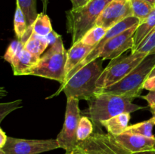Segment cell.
<instances>
[{
    "instance_id": "obj_1",
    "label": "cell",
    "mask_w": 155,
    "mask_h": 154,
    "mask_svg": "<svg viewBox=\"0 0 155 154\" xmlns=\"http://www.w3.org/2000/svg\"><path fill=\"white\" fill-rule=\"evenodd\" d=\"M133 98L114 94L99 92L87 101V110L84 114L91 119L94 126L101 128V122L124 113H131L144 107L133 103Z\"/></svg>"
},
{
    "instance_id": "obj_2",
    "label": "cell",
    "mask_w": 155,
    "mask_h": 154,
    "mask_svg": "<svg viewBox=\"0 0 155 154\" xmlns=\"http://www.w3.org/2000/svg\"><path fill=\"white\" fill-rule=\"evenodd\" d=\"M103 61L95 59L79 69L66 82L61 85L54 96L63 91L67 98H75L78 100L89 101L96 94L97 81L102 73Z\"/></svg>"
},
{
    "instance_id": "obj_3",
    "label": "cell",
    "mask_w": 155,
    "mask_h": 154,
    "mask_svg": "<svg viewBox=\"0 0 155 154\" xmlns=\"http://www.w3.org/2000/svg\"><path fill=\"white\" fill-rule=\"evenodd\" d=\"M112 0H91L83 7L66 12V27L71 35L72 45L81 41L89 30L96 26L97 20Z\"/></svg>"
},
{
    "instance_id": "obj_4",
    "label": "cell",
    "mask_w": 155,
    "mask_h": 154,
    "mask_svg": "<svg viewBox=\"0 0 155 154\" xmlns=\"http://www.w3.org/2000/svg\"><path fill=\"white\" fill-rule=\"evenodd\" d=\"M68 51L64 46L61 37L41 56L34 66L29 69L25 75H36L64 83Z\"/></svg>"
},
{
    "instance_id": "obj_5",
    "label": "cell",
    "mask_w": 155,
    "mask_h": 154,
    "mask_svg": "<svg viewBox=\"0 0 155 154\" xmlns=\"http://www.w3.org/2000/svg\"><path fill=\"white\" fill-rule=\"evenodd\" d=\"M155 66V54H148L144 60L125 78L116 84L98 91L96 93L114 94L135 99L141 96L144 83Z\"/></svg>"
},
{
    "instance_id": "obj_6",
    "label": "cell",
    "mask_w": 155,
    "mask_h": 154,
    "mask_svg": "<svg viewBox=\"0 0 155 154\" xmlns=\"http://www.w3.org/2000/svg\"><path fill=\"white\" fill-rule=\"evenodd\" d=\"M147 55L148 54L145 53L131 52V54L128 55H121L110 60L97 81L96 92L104 88L116 84L125 78Z\"/></svg>"
},
{
    "instance_id": "obj_7",
    "label": "cell",
    "mask_w": 155,
    "mask_h": 154,
    "mask_svg": "<svg viewBox=\"0 0 155 154\" xmlns=\"http://www.w3.org/2000/svg\"><path fill=\"white\" fill-rule=\"evenodd\" d=\"M79 101L75 98H67L66 111L63 128L57 137L60 148L66 152H71L78 146L77 129L81 119Z\"/></svg>"
},
{
    "instance_id": "obj_8",
    "label": "cell",
    "mask_w": 155,
    "mask_h": 154,
    "mask_svg": "<svg viewBox=\"0 0 155 154\" xmlns=\"http://www.w3.org/2000/svg\"><path fill=\"white\" fill-rule=\"evenodd\" d=\"M78 146L86 154H132L108 133L93 132L86 140L79 142Z\"/></svg>"
},
{
    "instance_id": "obj_9",
    "label": "cell",
    "mask_w": 155,
    "mask_h": 154,
    "mask_svg": "<svg viewBox=\"0 0 155 154\" xmlns=\"http://www.w3.org/2000/svg\"><path fill=\"white\" fill-rule=\"evenodd\" d=\"M60 148L57 139L27 140L8 137L4 147L5 154H39Z\"/></svg>"
},
{
    "instance_id": "obj_10",
    "label": "cell",
    "mask_w": 155,
    "mask_h": 154,
    "mask_svg": "<svg viewBox=\"0 0 155 154\" xmlns=\"http://www.w3.org/2000/svg\"><path fill=\"white\" fill-rule=\"evenodd\" d=\"M137 27L138 25L134 26L110 39L98 51L95 59L111 60L123 55L127 50H132L133 48V34Z\"/></svg>"
},
{
    "instance_id": "obj_11",
    "label": "cell",
    "mask_w": 155,
    "mask_h": 154,
    "mask_svg": "<svg viewBox=\"0 0 155 154\" xmlns=\"http://www.w3.org/2000/svg\"><path fill=\"white\" fill-rule=\"evenodd\" d=\"M132 16L133 14L130 0H112L100 14L96 26L108 30Z\"/></svg>"
},
{
    "instance_id": "obj_12",
    "label": "cell",
    "mask_w": 155,
    "mask_h": 154,
    "mask_svg": "<svg viewBox=\"0 0 155 154\" xmlns=\"http://www.w3.org/2000/svg\"><path fill=\"white\" fill-rule=\"evenodd\" d=\"M114 137L121 146L131 153L152 149L155 145V137H148L128 133Z\"/></svg>"
},
{
    "instance_id": "obj_13",
    "label": "cell",
    "mask_w": 155,
    "mask_h": 154,
    "mask_svg": "<svg viewBox=\"0 0 155 154\" xmlns=\"http://www.w3.org/2000/svg\"><path fill=\"white\" fill-rule=\"evenodd\" d=\"M93 48V46L86 45L82 41L71 45V48L68 51V57L65 67L66 76L79 63L83 61V59L89 54Z\"/></svg>"
},
{
    "instance_id": "obj_14",
    "label": "cell",
    "mask_w": 155,
    "mask_h": 154,
    "mask_svg": "<svg viewBox=\"0 0 155 154\" xmlns=\"http://www.w3.org/2000/svg\"><path fill=\"white\" fill-rule=\"evenodd\" d=\"M39 58L24 48L11 63L14 74L15 75H25L29 69L37 63Z\"/></svg>"
},
{
    "instance_id": "obj_15",
    "label": "cell",
    "mask_w": 155,
    "mask_h": 154,
    "mask_svg": "<svg viewBox=\"0 0 155 154\" xmlns=\"http://www.w3.org/2000/svg\"><path fill=\"white\" fill-rule=\"evenodd\" d=\"M155 29V7L148 18L138 25L134 34H133V48L131 52H136L137 48L142 42L151 34Z\"/></svg>"
},
{
    "instance_id": "obj_16",
    "label": "cell",
    "mask_w": 155,
    "mask_h": 154,
    "mask_svg": "<svg viewBox=\"0 0 155 154\" xmlns=\"http://www.w3.org/2000/svg\"><path fill=\"white\" fill-rule=\"evenodd\" d=\"M131 116L129 113L118 114L114 117L101 122V127L106 128L108 134L113 136H117L124 133L129 126Z\"/></svg>"
},
{
    "instance_id": "obj_17",
    "label": "cell",
    "mask_w": 155,
    "mask_h": 154,
    "mask_svg": "<svg viewBox=\"0 0 155 154\" xmlns=\"http://www.w3.org/2000/svg\"><path fill=\"white\" fill-rule=\"evenodd\" d=\"M48 47V42L45 36H39L33 32L31 36L24 44V48L38 57L42 56V53Z\"/></svg>"
},
{
    "instance_id": "obj_18",
    "label": "cell",
    "mask_w": 155,
    "mask_h": 154,
    "mask_svg": "<svg viewBox=\"0 0 155 154\" xmlns=\"http://www.w3.org/2000/svg\"><path fill=\"white\" fill-rule=\"evenodd\" d=\"M130 3L133 16L138 18L140 23L148 18L154 8L152 5L145 0H130Z\"/></svg>"
},
{
    "instance_id": "obj_19",
    "label": "cell",
    "mask_w": 155,
    "mask_h": 154,
    "mask_svg": "<svg viewBox=\"0 0 155 154\" xmlns=\"http://www.w3.org/2000/svg\"><path fill=\"white\" fill-rule=\"evenodd\" d=\"M154 125L155 124L150 119L149 120L129 125L124 133L138 134V135L145 136L148 137H154L155 136H154L152 132Z\"/></svg>"
},
{
    "instance_id": "obj_20",
    "label": "cell",
    "mask_w": 155,
    "mask_h": 154,
    "mask_svg": "<svg viewBox=\"0 0 155 154\" xmlns=\"http://www.w3.org/2000/svg\"><path fill=\"white\" fill-rule=\"evenodd\" d=\"M17 5L22 10L28 27L33 25L39 14L36 10V0H17Z\"/></svg>"
},
{
    "instance_id": "obj_21",
    "label": "cell",
    "mask_w": 155,
    "mask_h": 154,
    "mask_svg": "<svg viewBox=\"0 0 155 154\" xmlns=\"http://www.w3.org/2000/svg\"><path fill=\"white\" fill-rule=\"evenodd\" d=\"M33 32L39 36H46L53 30L51 21L46 14L41 12L38 14L33 25Z\"/></svg>"
},
{
    "instance_id": "obj_22",
    "label": "cell",
    "mask_w": 155,
    "mask_h": 154,
    "mask_svg": "<svg viewBox=\"0 0 155 154\" xmlns=\"http://www.w3.org/2000/svg\"><path fill=\"white\" fill-rule=\"evenodd\" d=\"M107 30L99 26H95L86 33L81 39L83 43L95 47L102 39Z\"/></svg>"
},
{
    "instance_id": "obj_23",
    "label": "cell",
    "mask_w": 155,
    "mask_h": 154,
    "mask_svg": "<svg viewBox=\"0 0 155 154\" xmlns=\"http://www.w3.org/2000/svg\"><path fill=\"white\" fill-rule=\"evenodd\" d=\"M28 28L27 20L23 13L22 10L18 5H17L15 10V18H14V29L16 37L18 40H21Z\"/></svg>"
},
{
    "instance_id": "obj_24",
    "label": "cell",
    "mask_w": 155,
    "mask_h": 154,
    "mask_svg": "<svg viewBox=\"0 0 155 154\" xmlns=\"http://www.w3.org/2000/svg\"><path fill=\"white\" fill-rule=\"evenodd\" d=\"M93 123L88 116H81L77 133L78 143L79 142H82L83 140H86L88 137L92 135V134L93 133Z\"/></svg>"
},
{
    "instance_id": "obj_25",
    "label": "cell",
    "mask_w": 155,
    "mask_h": 154,
    "mask_svg": "<svg viewBox=\"0 0 155 154\" xmlns=\"http://www.w3.org/2000/svg\"><path fill=\"white\" fill-rule=\"evenodd\" d=\"M24 48V44L21 40L13 41L10 43L4 55L5 60L8 61V63H12V60L18 55L20 52Z\"/></svg>"
},
{
    "instance_id": "obj_26",
    "label": "cell",
    "mask_w": 155,
    "mask_h": 154,
    "mask_svg": "<svg viewBox=\"0 0 155 154\" xmlns=\"http://www.w3.org/2000/svg\"><path fill=\"white\" fill-rule=\"evenodd\" d=\"M136 52L145 53L146 54H155V29L142 42Z\"/></svg>"
},
{
    "instance_id": "obj_27",
    "label": "cell",
    "mask_w": 155,
    "mask_h": 154,
    "mask_svg": "<svg viewBox=\"0 0 155 154\" xmlns=\"http://www.w3.org/2000/svg\"><path fill=\"white\" fill-rule=\"evenodd\" d=\"M21 104H22L21 100H18L12 102L2 103L0 104V122H2L4 118L12 111L20 108Z\"/></svg>"
},
{
    "instance_id": "obj_28",
    "label": "cell",
    "mask_w": 155,
    "mask_h": 154,
    "mask_svg": "<svg viewBox=\"0 0 155 154\" xmlns=\"http://www.w3.org/2000/svg\"><path fill=\"white\" fill-rule=\"evenodd\" d=\"M45 37L48 42V47H50L51 46V45H54V44L58 40L59 38L61 37V36L59 34H58L55 31L52 30L49 34L47 35V36H45Z\"/></svg>"
},
{
    "instance_id": "obj_29",
    "label": "cell",
    "mask_w": 155,
    "mask_h": 154,
    "mask_svg": "<svg viewBox=\"0 0 155 154\" xmlns=\"http://www.w3.org/2000/svg\"><path fill=\"white\" fill-rule=\"evenodd\" d=\"M143 89L148 90L149 91H155V75L153 77L147 79L145 82L144 83Z\"/></svg>"
},
{
    "instance_id": "obj_30",
    "label": "cell",
    "mask_w": 155,
    "mask_h": 154,
    "mask_svg": "<svg viewBox=\"0 0 155 154\" xmlns=\"http://www.w3.org/2000/svg\"><path fill=\"white\" fill-rule=\"evenodd\" d=\"M145 100H146L149 107L155 106V91H151L147 95L143 97Z\"/></svg>"
},
{
    "instance_id": "obj_31",
    "label": "cell",
    "mask_w": 155,
    "mask_h": 154,
    "mask_svg": "<svg viewBox=\"0 0 155 154\" xmlns=\"http://www.w3.org/2000/svg\"><path fill=\"white\" fill-rule=\"evenodd\" d=\"M90 1L91 0H71V3H72V8L74 9L83 7Z\"/></svg>"
},
{
    "instance_id": "obj_32",
    "label": "cell",
    "mask_w": 155,
    "mask_h": 154,
    "mask_svg": "<svg viewBox=\"0 0 155 154\" xmlns=\"http://www.w3.org/2000/svg\"><path fill=\"white\" fill-rule=\"evenodd\" d=\"M8 136L6 135V134L5 133V131H3L2 128H0V149L4 147V146L5 145L6 142L8 140Z\"/></svg>"
},
{
    "instance_id": "obj_33",
    "label": "cell",
    "mask_w": 155,
    "mask_h": 154,
    "mask_svg": "<svg viewBox=\"0 0 155 154\" xmlns=\"http://www.w3.org/2000/svg\"><path fill=\"white\" fill-rule=\"evenodd\" d=\"M132 154H155V149H149V150L146 151H142V152H135V153Z\"/></svg>"
},
{
    "instance_id": "obj_34",
    "label": "cell",
    "mask_w": 155,
    "mask_h": 154,
    "mask_svg": "<svg viewBox=\"0 0 155 154\" xmlns=\"http://www.w3.org/2000/svg\"><path fill=\"white\" fill-rule=\"evenodd\" d=\"M73 152H74V154H86V153H85L84 151H83V149H81V148L79 147L78 146H77V147H76L75 149L73 150Z\"/></svg>"
},
{
    "instance_id": "obj_35",
    "label": "cell",
    "mask_w": 155,
    "mask_h": 154,
    "mask_svg": "<svg viewBox=\"0 0 155 154\" xmlns=\"http://www.w3.org/2000/svg\"><path fill=\"white\" fill-rule=\"evenodd\" d=\"M150 110H151V113H152V117L151 118V120L155 124V106L150 107Z\"/></svg>"
},
{
    "instance_id": "obj_36",
    "label": "cell",
    "mask_w": 155,
    "mask_h": 154,
    "mask_svg": "<svg viewBox=\"0 0 155 154\" xmlns=\"http://www.w3.org/2000/svg\"><path fill=\"white\" fill-rule=\"evenodd\" d=\"M42 6H43V13L45 14L47 11V6L48 5V0H42Z\"/></svg>"
},
{
    "instance_id": "obj_37",
    "label": "cell",
    "mask_w": 155,
    "mask_h": 154,
    "mask_svg": "<svg viewBox=\"0 0 155 154\" xmlns=\"http://www.w3.org/2000/svg\"><path fill=\"white\" fill-rule=\"evenodd\" d=\"M154 75H155V66L153 68L152 70H151V73L149 74V76H148V78H150V77H153V76H154Z\"/></svg>"
},
{
    "instance_id": "obj_38",
    "label": "cell",
    "mask_w": 155,
    "mask_h": 154,
    "mask_svg": "<svg viewBox=\"0 0 155 154\" xmlns=\"http://www.w3.org/2000/svg\"><path fill=\"white\" fill-rule=\"evenodd\" d=\"M145 1L148 2L150 3V4L152 5L154 7H155V0H145Z\"/></svg>"
},
{
    "instance_id": "obj_39",
    "label": "cell",
    "mask_w": 155,
    "mask_h": 154,
    "mask_svg": "<svg viewBox=\"0 0 155 154\" xmlns=\"http://www.w3.org/2000/svg\"><path fill=\"white\" fill-rule=\"evenodd\" d=\"M65 154H74V153L73 151H71V152H65Z\"/></svg>"
},
{
    "instance_id": "obj_40",
    "label": "cell",
    "mask_w": 155,
    "mask_h": 154,
    "mask_svg": "<svg viewBox=\"0 0 155 154\" xmlns=\"http://www.w3.org/2000/svg\"><path fill=\"white\" fill-rule=\"evenodd\" d=\"M154 149H155V145H154Z\"/></svg>"
}]
</instances>
